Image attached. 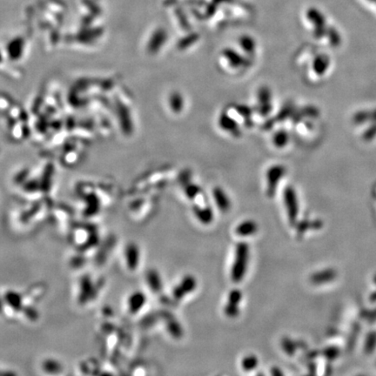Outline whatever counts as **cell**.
I'll return each instance as SVG.
<instances>
[{"label": "cell", "instance_id": "obj_1", "mask_svg": "<svg viewBox=\"0 0 376 376\" xmlns=\"http://www.w3.org/2000/svg\"><path fill=\"white\" fill-rule=\"evenodd\" d=\"M249 246L247 242L238 243L231 267V279L233 282L239 283L244 279L249 267Z\"/></svg>", "mask_w": 376, "mask_h": 376}, {"label": "cell", "instance_id": "obj_6", "mask_svg": "<svg viewBox=\"0 0 376 376\" xmlns=\"http://www.w3.org/2000/svg\"><path fill=\"white\" fill-rule=\"evenodd\" d=\"M213 196L219 210L221 211L223 213H226L229 210L231 207V201H230L229 197L227 196L224 190H222L221 188H215L213 192Z\"/></svg>", "mask_w": 376, "mask_h": 376}, {"label": "cell", "instance_id": "obj_8", "mask_svg": "<svg viewBox=\"0 0 376 376\" xmlns=\"http://www.w3.org/2000/svg\"><path fill=\"white\" fill-rule=\"evenodd\" d=\"M194 214L199 221L203 224H209L213 219V213L210 208H201V207H194Z\"/></svg>", "mask_w": 376, "mask_h": 376}, {"label": "cell", "instance_id": "obj_7", "mask_svg": "<svg viewBox=\"0 0 376 376\" xmlns=\"http://www.w3.org/2000/svg\"><path fill=\"white\" fill-rule=\"evenodd\" d=\"M282 169L280 166H275L274 168L269 170V172L267 173V193L268 194H273L275 193V189L276 187L278 185V182H280V180L282 179Z\"/></svg>", "mask_w": 376, "mask_h": 376}, {"label": "cell", "instance_id": "obj_5", "mask_svg": "<svg viewBox=\"0 0 376 376\" xmlns=\"http://www.w3.org/2000/svg\"><path fill=\"white\" fill-rule=\"evenodd\" d=\"M258 231V224L252 219L241 222L235 228V233L241 237H249L255 234Z\"/></svg>", "mask_w": 376, "mask_h": 376}, {"label": "cell", "instance_id": "obj_2", "mask_svg": "<svg viewBox=\"0 0 376 376\" xmlns=\"http://www.w3.org/2000/svg\"><path fill=\"white\" fill-rule=\"evenodd\" d=\"M283 200L286 207V213L288 215L289 221L293 224L296 221L298 216V200L297 196L293 188H287L284 194H283Z\"/></svg>", "mask_w": 376, "mask_h": 376}, {"label": "cell", "instance_id": "obj_3", "mask_svg": "<svg viewBox=\"0 0 376 376\" xmlns=\"http://www.w3.org/2000/svg\"><path fill=\"white\" fill-rule=\"evenodd\" d=\"M196 280L192 275H187L173 289V294L176 300H181L195 289Z\"/></svg>", "mask_w": 376, "mask_h": 376}, {"label": "cell", "instance_id": "obj_4", "mask_svg": "<svg viewBox=\"0 0 376 376\" xmlns=\"http://www.w3.org/2000/svg\"><path fill=\"white\" fill-rule=\"evenodd\" d=\"M241 298H242V294L240 290L234 289L230 292L225 309H224V312L226 313V315L230 318H234L239 314Z\"/></svg>", "mask_w": 376, "mask_h": 376}, {"label": "cell", "instance_id": "obj_10", "mask_svg": "<svg viewBox=\"0 0 376 376\" xmlns=\"http://www.w3.org/2000/svg\"><path fill=\"white\" fill-rule=\"evenodd\" d=\"M150 285L153 289L155 291L161 288V281L158 279V276L156 273H154L151 277Z\"/></svg>", "mask_w": 376, "mask_h": 376}, {"label": "cell", "instance_id": "obj_9", "mask_svg": "<svg viewBox=\"0 0 376 376\" xmlns=\"http://www.w3.org/2000/svg\"><path fill=\"white\" fill-rule=\"evenodd\" d=\"M258 366V359L254 355H248L241 361V367L246 371H250Z\"/></svg>", "mask_w": 376, "mask_h": 376}]
</instances>
